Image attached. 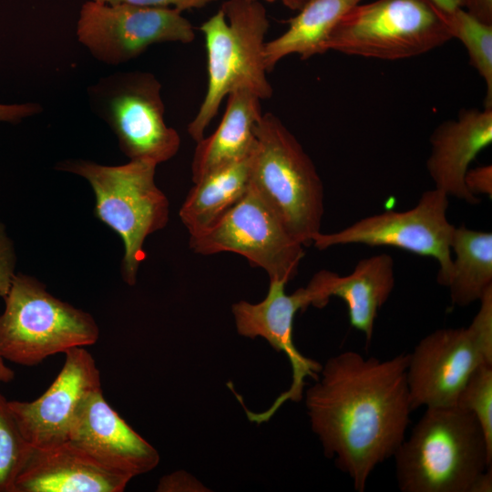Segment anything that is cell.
Returning <instances> with one entry per match:
<instances>
[{
	"label": "cell",
	"instance_id": "cell-18",
	"mask_svg": "<svg viewBox=\"0 0 492 492\" xmlns=\"http://www.w3.org/2000/svg\"><path fill=\"white\" fill-rule=\"evenodd\" d=\"M492 143V108H463L456 118L440 123L430 136L426 169L435 188L448 197L478 204L465 186L470 163Z\"/></svg>",
	"mask_w": 492,
	"mask_h": 492
},
{
	"label": "cell",
	"instance_id": "cell-1",
	"mask_svg": "<svg viewBox=\"0 0 492 492\" xmlns=\"http://www.w3.org/2000/svg\"><path fill=\"white\" fill-rule=\"evenodd\" d=\"M408 354L387 360L348 350L330 357L305 394L312 430L328 458L364 492L405 438L412 410Z\"/></svg>",
	"mask_w": 492,
	"mask_h": 492
},
{
	"label": "cell",
	"instance_id": "cell-34",
	"mask_svg": "<svg viewBox=\"0 0 492 492\" xmlns=\"http://www.w3.org/2000/svg\"><path fill=\"white\" fill-rule=\"evenodd\" d=\"M4 358L0 354V383H7L14 379V371L5 365Z\"/></svg>",
	"mask_w": 492,
	"mask_h": 492
},
{
	"label": "cell",
	"instance_id": "cell-2",
	"mask_svg": "<svg viewBox=\"0 0 492 492\" xmlns=\"http://www.w3.org/2000/svg\"><path fill=\"white\" fill-rule=\"evenodd\" d=\"M402 492H471L492 465L478 421L456 405L425 407L393 456Z\"/></svg>",
	"mask_w": 492,
	"mask_h": 492
},
{
	"label": "cell",
	"instance_id": "cell-9",
	"mask_svg": "<svg viewBox=\"0 0 492 492\" xmlns=\"http://www.w3.org/2000/svg\"><path fill=\"white\" fill-rule=\"evenodd\" d=\"M448 196L438 189L425 191L412 209L364 217L331 233H316L312 245L319 250L347 244L389 246L438 261L436 281L446 286L453 258L451 241L456 226L447 219Z\"/></svg>",
	"mask_w": 492,
	"mask_h": 492
},
{
	"label": "cell",
	"instance_id": "cell-17",
	"mask_svg": "<svg viewBox=\"0 0 492 492\" xmlns=\"http://www.w3.org/2000/svg\"><path fill=\"white\" fill-rule=\"evenodd\" d=\"M395 284L394 259L381 253L360 260L345 276L322 270L304 289L309 305L317 308L324 307L333 296L342 299L347 306L351 326L362 332L369 344L377 313Z\"/></svg>",
	"mask_w": 492,
	"mask_h": 492
},
{
	"label": "cell",
	"instance_id": "cell-19",
	"mask_svg": "<svg viewBox=\"0 0 492 492\" xmlns=\"http://www.w3.org/2000/svg\"><path fill=\"white\" fill-rule=\"evenodd\" d=\"M226 98L225 112L218 128L196 142L191 162L193 183L247 156L254 148V127L262 115L261 99L246 89L234 90Z\"/></svg>",
	"mask_w": 492,
	"mask_h": 492
},
{
	"label": "cell",
	"instance_id": "cell-14",
	"mask_svg": "<svg viewBox=\"0 0 492 492\" xmlns=\"http://www.w3.org/2000/svg\"><path fill=\"white\" fill-rule=\"evenodd\" d=\"M62 370L48 389L31 402L8 401L26 441L47 448L68 441L71 425L83 401L101 388L100 374L83 347L65 352Z\"/></svg>",
	"mask_w": 492,
	"mask_h": 492
},
{
	"label": "cell",
	"instance_id": "cell-22",
	"mask_svg": "<svg viewBox=\"0 0 492 492\" xmlns=\"http://www.w3.org/2000/svg\"><path fill=\"white\" fill-rule=\"evenodd\" d=\"M451 251L455 258L446 287L452 303L466 307L478 302L492 287V233L456 227Z\"/></svg>",
	"mask_w": 492,
	"mask_h": 492
},
{
	"label": "cell",
	"instance_id": "cell-13",
	"mask_svg": "<svg viewBox=\"0 0 492 492\" xmlns=\"http://www.w3.org/2000/svg\"><path fill=\"white\" fill-rule=\"evenodd\" d=\"M285 285L284 282L272 280L267 295L261 302L240 301L231 306L238 333L264 338L274 350L286 354L292 370L290 388L280 395L270 408L261 413L246 410L249 419L257 424L268 421L286 401H301L304 379H317L322 369L318 362L302 355L293 343L294 316L299 310L310 306L305 289L302 287L287 294Z\"/></svg>",
	"mask_w": 492,
	"mask_h": 492
},
{
	"label": "cell",
	"instance_id": "cell-30",
	"mask_svg": "<svg viewBox=\"0 0 492 492\" xmlns=\"http://www.w3.org/2000/svg\"><path fill=\"white\" fill-rule=\"evenodd\" d=\"M41 111L38 104H0V122L17 123Z\"/></svg>",
	"mask_w": 492,
	"mask_h": 492
},
{
	"label": "cell",
	"instance_id": "cell-33",
	"mask_svg": "<svg viewBox=\"0 0 492 492\" xmlns=\"http://www.w3.org/2000/svg\"><path fill=\"white\" fill-rule=\"evenodd\" d=\"M443 12H451L464 7V0H431Z\"/></svg>",
	"mask_w": 492,
	"mask_h": 492
},
{
	"label": "cell",
	"instance_id": "cell-32",
	"mask_svg": "<svg viewBox=\"0 0 492 492\" xmlns=\"http://www.w3.org/2000/svg\"><path fill=\"white\" fill-rule=\"evenodd\" d=\"M492 491V469L485 471L476 481L471 492H491Z\"/></svg>",
	"mask_w": 492,
	"mask_h": 492
},
{
	"label": "cell",
	"instance_id": "cell-26",
	"mask_svg": "<svg viewBox=\"0 0 492 492\" xmlns=\"http://www.w3.org/2000/svg\"><path fill=\"white\" fill-rule=\"evenodd\" d=\"M15 255L11 240L0 222V297H5L14 279Z\"/></svg>",
	"mask_w": 492,
	"mask_h": 492
},
{
	"label": "cell",
	"instance_id": "cell-7",
	"mask_svg": "<svg viewBox=\"0 0 492 492\" xmlns=\"http://www.w3.org/2000/svg\"><path fill=\"white\" fill-rule=\"evenodd\" d=\"M451 39L444 12L431 0H375L350 9L332 30L324 49L399 60L424 55Z\"/></svg>",
	"mask_w": 492,
	"mask_h": 492
},
{
	"label": "cell",
	"instance_id": "cell-27",
	"mask_svg": "<svg viewBox=\"0 0 492 492\" xmlns=\"http://www.w3.org/2000/svg\"><path fill=\"white\" fill-rule=\"evenodd\" d=\"M96 2L116 5L128 4L149 7H171L181 12L189 9L201 8L217 0H94Z\"/></svg>",
	"mask_w": 492,
	"mask_h": 492
},
{
	"label": "cell",
	"instance_id": "cell-11",
	"mask_svg": "<svg viewBox=\"0 0 492 492\" xmlns=\"http://www.w3.org/2000/svg\"><path fill=\"white\" fill-rule=\"evenodd\" d=\"M76 33L95 58L114 66L138 56L154 44H189L196 36L192 24L178 9L94 0L83 4Z\"/></svg>",
	"mask_w": 492,
	"mask_h": 492
},
{
	"label": "cell",
	"instance_id": "cell-4",
	"mask_svg": "<svg viewBox=\"0 0 492 492\" xmlns=\"http://www.w3.org/2000/svg\"><path fill=\"white\" fill-rule=\"evenodd\" d=\"M251 185L303 246L321 231L323 185L295 136L271 112L254 127Z\"/></svg>",
	"mask_w": 492,
	"mask_h": 492
},
{
	"label": "cell",
	"instance_id": "cell-16",
	"mask_svg": "<svg viewBox=\"0 0 492 492\" xmlns=\"http://www.w3.org/2000/svg\"><path fill=\"white\" fill-rule=\"evenodd\" d=\"M131 478L67 441L47 448L31 446L15 492H122Z\"/></svg>",
	"mask_w": 492,
	"mask_h": 492
},
{
	"label": "cell",
	"instance_id": "cell-15",
	"mask_svg": "<svg viewBox=\"0 0 492 492\" xmlns=\"http://www.w3.org/2000/svg\"><path fill=\"white\" fill-rule=\"evenodd\" d=\"M68 441L101 464L131 477L152 470L159 462L158 451L108 405L101 388L79 406Z\"/></svg>",
	"mask_w": 492,
	"mask_h": 492
},
{
	"label": "cell",
	"instance_id": "cell-24",
	"mask_svg": "<svg viewBox=\"0 0 492 492\" xmlns=\"http://www.w3.org/2000/svg\"><path fill=\"white\" fill-rule=\"evenodd\" d=\"M30 450L8 401L0 393V492H15V480Z\"/></svg>",
	"mask_w": 492,
	"mask_h": 492
},
{
	"label": "cell",
	"instance_id": "cell-28",
	"mask_svg": "<svg viewBox=\"0 0 492 492\" xmlns=\"http://www.w3.org/2000/svg\"><path fill=\"white\" fill-rule=\"evenodd\" d=\"M464 183L466 189L473 194H484L492 197V166L484 165L474 169H468Z\"/></svg>",
	"mask_w": 492,
	"mask_h": 492
},
{
	"label": "cell",
	"instance_id": "cell-3",
	"mask_svg": "<svg viewBox=\"0 0 492 492\" xmlns=\"http://www.w3.org/2000/svg\"><path fill=\"white\" fill-rule=\"evenodd\" d=\"M270 23L260 0H227L200 26L205 39L208 85L204 98L187 131L198 142L224 98L246 89L261 100L272 97L264 62Z\"/></svg>",
	"mask_w": 492,
	"mask_h": 492
},
{
	"label": "cell",
	"instance_id": "cell-8",
	"mask_svg": "<svg viewBox=\"0 0 492 492\" xmlns=\"http://www.w3.org/2000/svg\"><path fill=\"white\" fill-rule=\"evenodd\" d=\"M89 93L97 112L129 160L159 165L178 153L180 137L165 122L161 85L152 74L118 73L102 78Z\"/></svg>",
	"mask_w": 492,
	"mask_h": 492
},
{
	"label": "cell",
	"instance_id": "cell-31",
	"mask_svg": "<svg viewBox=\"0 0 492 492\" xmlns=\"http://www.w3.org/2000/svg\"><path fill=\"white\" fill-rule=\"evenodd\" d=\"M464 7L477 18L492 25V0H464Z\"/></svg>",
	"mask_w": 492,
	"mask_h": 492
},
{
	"label": "cell",
	"instance_id": "cell-25",
	"mask_svg": "<svg viewBox=\"0 0 492 492\" xmlns=\"http://www.w3.org/2000/svg\"><path fill=\"white\" fill-rule=\"evenodd\" d=\"M456 405L475 415L492 449V364H481L472 372Z\"/></svg>",
	"mask_w": 492,
	"mask_h": 492
},
{
	"label": "cell",
	"instance_id": "cell-6",
	"mask_svg": "<svg viewBox=\"0 0 492 492\" xmlns=\"http://www.w3.org/2000/svg\"><path fill=\"white\" fill-rule=\"evenodd\" d=\"M0 314V354L21 365L94 344L99 337L92 315L50 294L36 278L15 274Z\"/></svg>",
	"mask_w": 492,
	"mask_h": 492
},
{
	"label": "cell",
	"instance_id": "cell-5",
	"mask_svg": "<svg viewBox=\"0 0 492 492\" xmlns=\"http://www.w3.org/2000/svg\"><path fill=\"white\" fill-rule=\"evenodd\" d=\"M157 166L145 159L118 166L68 159L56 166L89 182L95 193L97 218L123 241L121 275L128 285L136 283L139 265L145 260V240L169 220L168 198L155 183Z\"/></svg>",
	"mask_w": 492,
	"mask_h": 492
},
{
	"label": "cell",
	"instance_id": "cell-29",
	"mask_svg": "<svg viewBox=\"0 0 492 492\" xmlns=\"http://www.w3.org/2000/svg\"><path fill=\"white\" fill-rule=\"evenodd\" d=\"M205 488L190 474L178 471L164 476L158 485L157 491L176 492V491H202Z\"/></svg>",
	"mask_w": 492,
	"mask_h": 492
},
{
	"label": "cell",
	"instance_id": "cell-35",
	"mask_svg": "<svg viewBox=\"0 0 492 492\" xmlns=\"http://www.w3.org/2000/svg\"><path fill=\"white\" fill-rule=\"evenodd\" d=\"M269 3H274L279 2L285 7L292 10V11H298L300 10L308 0H264Z\"/></svg>",
	"mask_w": 492,
	"mask_h": 492
},
{
	"label": "cell",
	"instance_id": "cell-10",
	"mask_svg": "<svg viewBox=\"0 0 492 492\" xmlns=\"http://www.w3.org/2000/svg\"><path fill=\"white\" fill-rule=\"evenodd\" d=\"M198 254L233 252L266 272L270 281L287 283L298 272L303 245L250 185L245 195L210 230L190 237Z\"/></svg>",
	"mask_w": 492,
	"mask_h": 492
},
{
	"label": "cell",
	"instance_id": "cell-12",
	"mask_svg": "<svg viewBox=\"0 0 492 492\" xmlns=\"http://www.w3.org/2000/svg\"><path fill=\"white\" fill-rule=\"evenodd\" d=\"M406 382L412 410L456 405L472 372L492 364L468 327L441 328L425 335L408 354Z\"/></svg>",
	"mask_w": 492,
	"mask_h": 492
},
{
	"label": "cell",
	"instance_id": "cell-23",
	"mask_svg": "<svg viewBox=\"0 0 492 492\" xmlns=\"http://www.w3.org/2000/svg\"><path fill=\"white\" fill-rule=\"evenodd\" d=\"M444 15L452 38L459 39L464 45L469 64L486 84L485 108H492V25L463 7Z\"/></svg>",
	"mask_w": 492,
	"mask_h": 492
},
{
	"label": "cell",
	"instance_id": "cell-20",
	"mask_svg": "<svg viewBox=\"0 0 492 492\" xmlns=\"http://www.w3.org/2000/svg\"><path fill=\"white\" fill-rule=\"evenodd\" d=\"M252 151L194 183L179 210L190 237L213 227L245 195L251 185Z\"/></svg>",
	"mask_w": 492,
	"mask_h": 492
},
{
	"label": "cell",
	"instance_id": "cell-21",
	"mask_svg": "<svg viewBox=\"0 0 492 492\" xmlns=\"http://www.w3.org/2000/svg\"><path fill=\"white\" fill-rule=\"evenodd\" d=\"M363 0H308L289 19L288 28L279 36L266 41L264 62L267 72L284 57L299 56L307 60L325 52L324 45L339 20Z\"/></svg>",
	"mask_w": 492,
	"mask_h": 492
}]
</instances>
